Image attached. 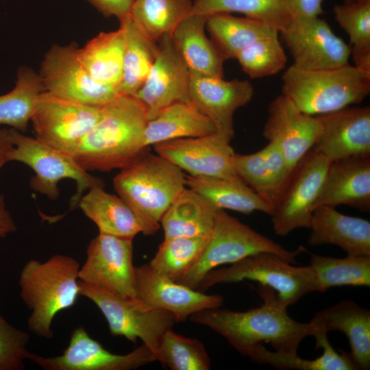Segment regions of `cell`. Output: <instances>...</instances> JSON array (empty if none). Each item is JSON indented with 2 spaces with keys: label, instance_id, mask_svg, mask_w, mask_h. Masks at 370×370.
<instances>
[{
  "label": "cell",
  "instance_id": "1",
  "mask_svg": "<svg viewBox=\"0 0 370 370\" xmlns=\"http://www.w3.org/2000/svg\"><path fill=\"white\" fill-rule=\"evenodd\" d=\"M258 293L263 301L258 307L246 311L216 308L197 312L189 319L205 325L224 337L243 356L256 346L270 343L274 351L297 354L302 340L312 334L308 323L293 319L287 307L271 288L259 285Z\"/></svg>",
  "mask_w": 370,
  "mask_h": 370
},
{
  "label": "cell",
  "instance_id": "2",
  "mask_svg": "<svg viewBox=\"0 0 370 370\" xmlns=\"http://www.w3.org/2000/svg\"><path fill=\"white\" fill-rule=\"evenodd\" d=\"M145 106L133 95H120L103 106L102 116L73 155L86 171L122 169L147 151Z\"/></svg>",
  "mask_w": 370,
  "mask_h": 370
},
{
  "label": "cell",
  "instance_id": "3",
  "mask_svg": "<svg viewBox=\"0 0 370 370\" xmlns=\"http://www.w3.org/2000/svg\"><path fill=\"white\" fill-rule=\"evenodd\" d=\"M79 268L76 259L63 254L45 262L31 259L23 267L18 278L20 297L31 311L27 326L33 334L53 338L55 317L75 306L80 296Z\"/></svg>",
  "mask_w": 370,
  "mask_h": 370
},
{
  "label": "cell",
  "instance_id": "4",
  "mask_svg": "<svg viewBox=\"0 0 370 370\" xmlns=\"http://www.w3.org/2000/svg\"><path fill=\"white\" fill-rule=\"evenodd\" d=\"M119 196L133 210L145 235L154 234L168 208L186 186V174L158 154L146 151L113 180Z\"/></svg>",
  "mask_w": 370,
  "mask_h": 370
},
{
  "label": "cell",
  "instance_id": "5",
  "mask_svg": "<svg viewBox=\"0 0 370 370\" xmlns=\"http://www.w3.org/2000/svg\"><path fill=\"white\" fill-rule=\"evenodd\" d=\"M282 92L303 112L323 115L362 101L370 93V72L349 64L322 70L291 65L283 74Z\"/></svg>",
  "mask_w": 370,
  "mask_h": 370
},
{
  "label": "cell",
  "instance_id": "6",
  "mask_svg": "<svg viewBox=\"0 0 370 370\" xmlns=\"http://www.w3.org/2000/svg\"><path fill=\"white\" fill-rule=\"evenodd\" d=\"M305 251L302 246L294 251L288 250L224 210H218L212 232L200 256L175 282L197 290L206 274L221 265L231 264L260 252L274 254L295 264L296 257Z\"/></svg>",
  "mask_w": 370,
  "mask_h": 370
},
{
  "label": "cell",
  "instance_id": "7",
  "mask_svg": "<svg viewBox=\"0 0 370 370\" xmlns=\"http://www.w3.org/2000/svg\"><path fill=\"white\" fill-rule=\"evenodd\" d=\"M245 280L273 290L279 300L288 308L302 297L318 292V284L310 265L296 267L280 256L260 252L248 256L230 266L208 272L197 290L204 292L219 284L236 283Z\"/></svg>",
  "mask_w": 370,
  "mask_h": 370
},
{
  "label": "cell",
  "instance_id": "8",
  "mask_svg": "<svg viewBox=\"0 0 370 370\" xmlns=\"http://www.w3.org/2000/svg\"><path fill=\"white\" fill-rule=\"evenodd\" d=\"M10 133L12 147L8 154L9 162H22L34 171L29 185L35 192L54 200L60 195L59 182L63 179L73 180L77 184L76 193L71 201V208L74 209L84 191L95 186L104 185L102 179L90 175L72 155L14 129L10 128Z\"/></svg>",
  "mask_w": 370,
  "mask_h": 370
},
{
  "label": "cell",
  "instance_id": "9",
  "mask_svg": "<svg viewBox=\"0 0 370 370\" xmlns=\"http://www.w3.org/2000/svg\"><path fill=\"white\" fill-rule=\"evenodd\" d=\"M79 282L80 296L97 306L112 335L133 343L140 339L156 357L164 334L177 323L171 313L150 306L137 297L121 296Z\"/></svg>",
  "mask_w": 370,
  "mask_h": 370
},
{
  "label": "cell",
  "instance_id": "10",
  "mask_svg": "<svg viewBox=\"0 0 370 370\" xmlns=\"http://www.w3.org/2000/svg\"><path fill=\"white\" fill-rule=\"evenodd\" d=\"M103 106L66 100L44 90L30 121L35 138L73 156L101 119Z\"/></svg>",
  "mask_w": 370,
  "mask_h": 370
},
{
  "label": "cell",
  "instance_id": "11",
  "mask_svg": "<svg viewBox=\"0 0 370 370\" xmlns=\"http://www.w3.org/2000/svg\"><path fill=\"white\" fill-rule=\"evenodd\" d=\"M78 45H53L41 62L39 75L47 92L90 106H105L121 94L116 88L95 81L82 63Z\"/></svg>",
  "mask_w": 370,
  "mask_h": 370
},
{
  "label": "cell",
  "instance_id": "12",
  "mask_svg": "<svg viewBox=\"0 0 370 370\" xmlns=\"http://www.w3.org/2000/svg\"><path fill=\"white\" fill-rule=\"evenodd\" d=\"M330 164L325 156L313 149L295 168L271 216L277 235L284 236L297 229H309Z\"/></svg>",
  "mask_w": 370,
  "mask_h": 370
},
{
  "label": "cell",
  "instance_id": "13",
  "mask_svg": "<svg viewBox=\"0 0 370 370\" xmlns=\"http://www.w3.org/2000/svg\"><path fill=\"white\" fill-rule=\"evenodd\" d=\"M79 279L121 296L136 297L133 238L99 232L87 247Z\"/></svg>",
  "mask_w": 370,
  "mask_h": 370
},
{
  "label": "cell",
  "instance_id": "14",
  "mask_svg": "<svg viewBox=\"0 0 370 370\" xmlns=\"http://www.w3.org/2000/svg\"><path fill=\"white\" fill-rule=\"evenodd\" d=\"M27 360L45 370H132L156 361V357L143 343L127 354H113L81 325L73 330L62 354L44 356L29 352Z\"/></svg>",
  "mask_w": 370,
  "mask_h": 370
},
{
  "label": "cell",
  "instance_id": "15",
  "mask_svg": "<svg viewBox=\"0 0 370 370\" xmlns=\"http://www.w3.org/2000/svg\"><path fill=\"white\" fill-rule=\"evenodd\" d=\"M280 34L297 69H330L349 64L350 46L319 16L293 17Z\"/></svg>",
  "mask_w": 370,
  "mask_h": 370
},
{
  "label": "cell",
  "instance_id": "16",
  "mask_svg": "<svg viewBox=\"0 0 370 370\" xmlns=\"http://www.w3.org/2000/svg\"><path fill=\"white\" fill-rule=\"evenodd\" d=\"M232 137L219 131L154 145L157 154L193 177L241 179L232 165Z\"/></svg>",
  "mask_w": 370,
  "mask_h": 370
},
{
  "label": "cell",
  "instance_id": "17",
  "mask_svg": "<svg viewBox=\"0 0 370 370\" xmlns=\"http://www.w3.org/2000/svg\"><path fill=\"white\" fill-rule=\"evenodd\" d=\"M321 131L318 116L301 111L286 96L280 95L269 104L263 136L281 149L290 171L314 146Z\"/></svg>",
  "mask_w": 370,
  "mask_h": 370
},
{
  "label": "cell",
  "instance_id": "18",
  "mask_svg": "<svg viewBox=\"0 0 370 370\" xmlns=\"http://www.w3.org/2000/svg\"><path fill=\"white\" fill-rule=\"evenodd\" d=\"M158 52L150 71L135 97L145 106L148 121L177 101H188L190 74L178 55L170 34L158 41Z\"/></svg>",
  "mask_w": 370,
  "mask_h": 370
},
{
  "label": "cell",
  "instance_id": "19",
  "mask_svg": "<svg viewBox=\"0 0 370 370\" xmlns=\"http://www.w3.org/2000/svg\"><path fill=\"white\" fill-rule=\"evenodd\" d=\"M136 297L156 308L171 313L177 323L206 309L220 308L221 295H208L190 288L156 271L149 263L135 267Z\"/></svg>",
  "mask_w": 370,
  "mask_h": 370
},
{
  "label": "cell",
  "instance_id": "20",
  "mask_svg": "<svg viewBox=\"0 0 370 370\" xmlns=\"http://www.w3.org/2000/svg\"><path fill=\"white\" fill-rule=\"evenodd\" d=\"M321 131L314 150L330 162L370 156V107H347L318 116Z\"/></svg>",
  "mask_w": 370,
  "mask_h": 370
},
{
  "label": "cell",
  "instance_id": "21",
  "mask_svg": "<svg viewBox=\"0 0 370 370\" xmlns=\"http://www.w3.org/2000/svg\"><path fill=\"white\" fill-rule=\"evenodd\" d=\"M254 93L248 80L190 75L188 99L209 118L217 131L233 138L234 114L251 100Z\"/></svg>",
  "mask_w": 370,
  "mask_h": 370
},
{
  "label": "cell",
  "instance_id": "22",
  "mask_svg": "<svg viewBox=\"0 0 370 370\" xmlns=\"http://www.w3.org/2000/svg\"><path fill=\"white\" fill-rule=\"evenodd\" d=\"M346 205L362 212L370 210V156L331 162L315 208Z\"/></svg>",
  "mask_w": 370,
  "mask_h": 370
},
{
  "label": "cell",
  "instance_id": "23",
  "mask_svg": "<svg viewBox=\"0 0 370 370\" xmlns=\"http://www.w3.org/2000/svg\"><path fill=\"white\" fill-rule=\"evenodd\" d=\"M309 229L310 246L334 245L348 256H370V222L367 219L322 206L314 210Z\"/></svg>",
  "mask_w": 370,
  "mask_h": 370
},
{
  "label": "cell",
  "instance_id": "24",
  "mask_svg": "<svg viewBox=\"0 0 370 370\" xmlns=\"http://www.w3.org/2000/svg\"><path fill=\"white\" fill-rule=\"evenodd\" d=\"M311 336L338 330L349 343V355L358 369L370 367V311L352 300L341 301L315 314Z\"/></svg>",
  "mask_w": 370,
  "mask_h": 370
},
{
  "label": "cell",
  "instance_id": "25",
  "mask_svg": "<svg viewBox=\"0 0 370 370\" xmlns=\"http://www.w3.org/2000/svg\"><path fill=\"white\" fill-rule=\"evenodd\" d=\"M206 18L190 12L172 31L171 39L190 75L223 77L225 59L206 34Z\"/></svg>",
  "mask_w": 370,
  "mask_h": 370
},
{
  "label": "cell",
  "instance_id": "26",
  "mask_svg": "<svg viewBox=\"0 0 370 370\" xmlns=\"http://www.w3.org/2000/svg\"><path fill=\"white\" fill-rule=\"evenodd\" d=\"M77 206L95 223L99 233L134 239L143 232L129 206L120 197L105 191L102 185L88 189L81 197Z\"/></svg>",
  "mask_w": 370,
  "mask_h": 370
},
{
  "label": "cell",
  "instance_id": "27",
  "mask_svg": "<svg viewBox=\"0 0 370 370\" xmlns=\"http://www.w3.org/2000/svg\"><path fill=\"white\" fill-rule=\"evenodd\" d=\"M217 131L213 123L190 101H177L149 120L144 132V145L183 138L204 136Z\"/></svg>",
  "mask_w": 370,
  "mask_h": 370
},
{
  "label": "cell",
  "instance_id": "28",
  "mask_svg": "<svg viewBox=\"0 0 370 370\" xmlns=\"http://www.w3.org/2000/svg\"><path fill=\"white\" fill-rule=\"evenodd\" d=\"M186 186L195 191L217 210L245 214L259 211L272 216L275 208L241 179L193 177L186 175Z\"/></svg>",
  "mask_w": 370,
  "mask_h": 370
},
{
  "label": "cell",
  "instance_id": "29",
  "mask_svg": "<svg viewBox=\"0 0 370 370\" xmlns=\"http://www.w3.org/2000/svg\"><path fill=\"white\" fill-rule=\"evenodd\" d=\"M217 211L201 195L186 187L160 220L164 238L209 236Z\"/></svg>",
  "mask_w": 370,
  "mask_h": 370
},
{
  "label": "cell",
  "instance_id": "30",
  "mask_svg": "<svg viewBox=\"0 0 370 370\" xmlns=\"http://www.w3.org/2000/svg\"><path fill=\"white\" fill-rule=\"evenodd\" d=\"M125 30L100 32L78 48L79 58L91 77L100 84L118 89L123 75Z\"/></svg>",
  "mask_w": 370,
  "mask_h": 370
},
{
  "label": "cell",
  "instance_id": "31",
  "mask_svg": "<svg viewBox=\"0 0 370 370\" xmlns=\"http://www.w3.org/2000/svg\"><path fill=\"white\" fill-rule=\"evenodd\" d=\"M206 29L225 60L235 59L241 50L260 38L280 34L266 23L223 12L208 15Z\"/></svg>",
  "mask_w": 370,
  "mask_h": 370
},
{
  "label": "cell",
  "instance_id": "32",
  "mask_svg": "<svg viewBox=\"0 0 370 370\" xmlns=\"http://www.w3.org/2000/svg\"><path fill=\"white\" fill-rule=\"evenodd\" d=\"M125 30L123 75L118 90L135 96L145 81L158 52V42L145 36L131 16L119 22Z\"/></svg>",
  "mask_w": 370,
  "mask_h": 370
},
{
  "label": "cell",
  "instance_id": "33",
  "mask_svg": "<svg viewBox=\"0 0 370 370\" xmlns=\"http://www.w3.org/2000/svg\"><path fill=\"white\" fill-rule=\"evenodd\" d=\"M328 334L316 336L317 347L323 352L314 360L301 358L297 354H284L267 349L263 344L253 348L247 355L254 362L268 364L280 369L297 370H354L358 369L349 353L336 351L328 338Z\"/></svg>",
  "mask_w": 370,
  "mask_h": 370
},
{
  "label": "cell",
  "instance_id": "34",
  "mask_svg": "<svg viewBox=\"0 0 370 370\" xmlns=\"http://www.w3.org/2000/svg\"><path fill=\"white\" fill-rule=\"evenodd\" d=\"M43 91L39 74L27 66L19 67L14 88L0 95V125L25 132Z\"/></svg>",
  "mask_w": 370,
  "mask_h": 370
},
{
  "label": "cell",
  "instance_id": "35",
  "mask_svg": "<svg viewBox=\"0 0 370 370\" xmlns=\"http://www.w3.org/2000/svg\"><path fill=\"white\" fill-rule=\"evenodd\" d=\"M192 8L193 0H135L130 16L145 36L157 42L171 34Z\"/></svg>",
  "mask_w": 370,
  "mask_h": 370
},
{
  "label": "cell",
  "instance_id": "36",
  "mask_svg": "<svg viewBox=\"0 0 370 370\" xmlns=\"http://www.w3.org/2000/svg\"><path fill=\"white\" fill-rule=\"evenodd\" d=\"M318 292L334 286H369L370 256H348L334 258L310 254Z\"/></svg>",
  "mask_w": 370,
  "mask_h": 370
},
{
  "label": "cell",
  "instance_id": "37",
  "mask_svg": "<svg viewBox=\"0 0 370 370\" xmlns=\"http://www.w3.org/2000/svg\"><path fill=\"white\" fill-rule=\"evenodd\" d=\"M333 11L349 38L354 66L370 72V0H347L335 5Z\"/></svg>",
  "mask_w": 370,
  "mask_h": 370
},
{
  "label": "cell",
  "instance_id": "38",
  "mask_svg": "<svg viewBox=\"0 0 370 370\" xmlns=\"http://www.w3.org/2000/svg\"><path fill=\"white\" fill-rule=\"evenodd\" d=\"M191 12L210 15L214 13L238 12L285 29L293 17L283 0H193Z\"/></svg>",
  "mask_w": 370,
  "mask_h": 370
},
{
  "label": "cell",
  "instance_id": "39",
  "mask_svg": "<svg viewBox=\"0 0 370 370\" xmlns=\"http://www.w3.org/2000/svg\"><path fill=\"white\" fill-rule=\"evenodd\" d=\"M209 236L164 238L149 264L160 274L176 281L197 260Z\"/></svg>",
  "mask_w": 370,
  "mask_h": 370
},
{
  "label": "cell",
  "instance_id": "40",
  "mask_svg": "<svg viewBox=\"0 0 370 370\" xmlns=\"http://www.w3.org/2000/svg\"><path fill=\"white\" fill-rule=\"evenodd\" d=\"M156 360L172 370H209L211 360L203 343L167 330L163 336Z\"/></svg>",
  "mask_w": 370,
  "mask_h": 370
},
{
  "label": "cell",
  "instance_id": "41",
  "mask_svg": "<svg viewBox=\"0 0 370 370\" xmlns=\"http://www.w3.org/2000/svg\"><path fill=\"white\" fill-rule=\"evenodd\" d=\"M278 36L260 38L236 55L235 59L251 78L274 75L285 67L287 58Z\"/></svg>",
  "mask_w": 370,
  "mask_h": 370
},
{
  "label": "cell",
  "instance_id": "42",
  "mask_svg": "<svg viewBox=\"0 0 370 370\" xmlns=\"http://www.w3.org/2000/svg\"><path fill=\"white\" fill-rule=\"evenodd\" d=\"M232 165L237 175L260 197L271 204L275 210L278 196L262 150L249 154L234 152Z\"/></svg>",
  "mask_w": 370,
  "mask_h": 370
},
{
  "label": "cell",
  "instance_id": "43",
  "mask_svg": "<svg viewBox=\"0 0 370 370\" xmlns=\"http://www.w3.org/2000/svg\"><path fill=\"white\" fill-rule=\"evenodd\" d=\"M27 332L11 325L0 312V370H23L29 353Z\"/></svg>",
  "mask_w": 370,
  "mask_h": 370
},
{
  "label": "cell",
  "instance_id": "44",
  "mask_svg": "<svg viewBox=\"0 0 370 370\" xmlns=\"http://www.w3.org/2000/svg\"><path fill=\"white\" fill-rule=\"evenodd\" d=\"M261 150L279 199L291 178L292 172L281 149L275 143L269 142Z\"/></svg>",
  "mask_w": 370,
  "mask_h": 370
},
{
  "label": "cell",
  "instance_id": "45",
  "mask_svg": "<svg viewBox=\"0 0 370 370\" xmlns=\"http://www.w3.org/2000/svg\"><path fill=\"white\" fill-rule=\"evenodd\" d=\"M106 17L115 16L121 22L130 16L135 0H86Z\"/></svg>",
  "mask_w": 370,
  "mask_h": 370
},
{
  "label": "cell",
  "instance_id": "46",
  "mask_svg": "<svg viewBox=\"0 0 370 370\" xmlns=\"http://www.w3.org/2000/svg\"><path fill=\"white\" fill-rule=\"evenodd\" d=\"M291 16H319L325 0H283Z\"/></svg>",
  "mask_w": 370,
  "mask_h": 370
},
{
  "label": "cell",
  "instance_id": "47",
  "mask_svg": "<svg viewBox=\"0 0 370 370\" xmlns=\"http://www.w3.org/2000/svg\"><path fill=\"white\" fill-rule=\"evenodd\" d=\"M16 230L14 219L6 208L4 197L0 194V241Z\"/></svg>",
  "mask_w": 370,
  "mask_h": 370
},
{
  "label": "cell",
  "instance_id": "48",
  "mask_svg": "<svg viewBox=\"0 0 370 370\" xmlns=\"http://www.w3.org/2000/svg\"><path fill=\"white\" fill-rule=\"evenodd\" d=\"M12 147L10 129L0 130V171L9 162L8 154Z\"/></svg>",
  "mask_w": 370,
  "mask_h": 370
},
{
  "label": "cell",
  "instance_id": "49",
  "mask_svg": "<svg viewBox=\"0 0 370 370\" xmlns=\"http://www.w3.org/2000/svg\"><path fill=\"white\" fill-rule=\"evenodd\" d=\"M345 1H347V0H345Z\"/></svg>",
  "mask_w": 370,
  "mask_h": 370
}]
</instances>
